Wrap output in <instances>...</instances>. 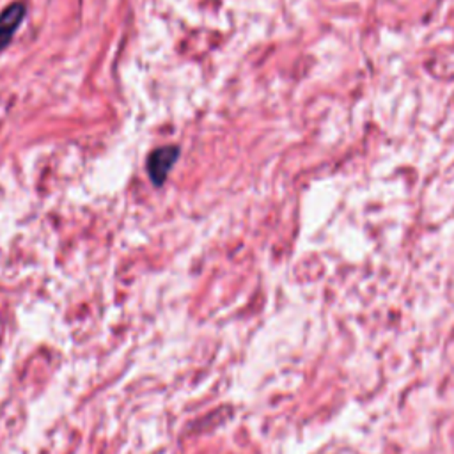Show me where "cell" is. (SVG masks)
I'll return each instance as SVG.
<instances>
[{
    "instance_id": "7a4b0ae2",
    "label": "cell",
    "mask_w": 454,
    "mask_h": 454,
    "mask_svg": "<svg viewBox=\"0 0 454 454\" xmlns=\"http://www.w3.org/2000/svg\"><path fill=\"white\" fill-rule=\"evenodd\" d=\"M27 15V6L23 2H13L0 13V52L11 43L13 36L23 23Z\"/></svg>"
},
{
    "instance_id": "6da1fadb",
    "label": "cell",
    "mask_w": 454,
    "mask_h": 454,
    "mask_svg": "<svg viewBox=\"0 0 454 454\" xmlns=\"http://www.w3.org/2000/svg\"><path fill=\"white\" fill-rule=\"evenodd\" d=\"M179 158L178 145H164L151 151L148 157V176L155 186H162L167 181L169 174L174 169Z\"/></svg>"
}]
</instances>
